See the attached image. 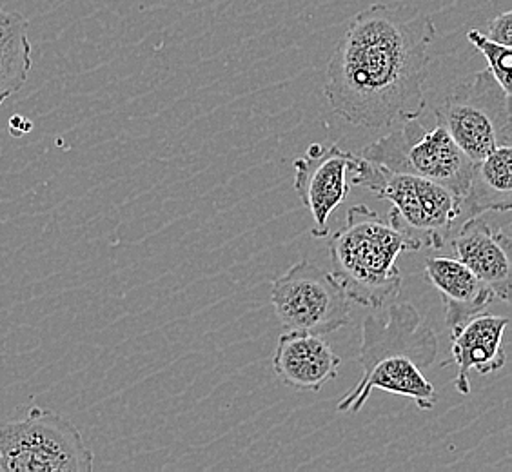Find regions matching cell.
Here are the masks:
<instances>
[{"instance_id":"7a4b0ae2","label":"cell","mask_w":512,"mask_h":472,"mask_svg":"<svg viewBox=\"0 0 512 472\" xmlns=\"http://www.w3.org/2000/svg\"><path fill=\"white\" fill-rule=\"evenodd\" d=\"M438 356V338L413 304H393L384 316H365L356 362L362 378L336 405L338 413H360L375 389L413 400L422 411L438 402L425 371Z\"/></svg>"},{"instance_id":"52a82bcc","label":"cell","mask_w":512,"mask_h":472,"mask_svg":"<svg viewBox=\"0 0 512 472\" xmlns=\"http://www.w3.org/2000/svg\"><path fill=\"white\" fill-rule=\"evenodd\" d=\"M360 157L389 169L425 178L453 191L462 200L473 175L474 162L456 146L442 126L427 131L418 118L365 146Z\"/></svg>"},{"instance_id":"7c38bea8","label":"cell","mask_w":512,"mask_h":472,"mask_svg":"<svg viewBox=\"0 0 512 472\" xmlns=\"http://www.w3.org/2000/svg\"><path fill=\"white\" fill-rule=\"evenodd\" d=\"M340 364V356L322 336L302 331H287L280 336L273 356V367L282 384L302 393H316L333 382Z\"/></svg>"},{"instance_id":"8fae6325","label":"cell","mask_w":512,"mask_h":472,"mask_svg":"<svg viewBox=\"0 0 512 472\" xmlns=\"http://www.w3.org/2000/svg\"><path fill=\"white\" fill-rule=\"evenodd\" d=\"M507 327L509 318L480 313L451 333V362L458 367L453 384L458 393H471V371L487 376L507 364L503 349Z\"/></svg>"},{"instance_id":"9c48e42d","label":"cell","mask_w":512,"mask_h":472,"mask_svg":"<svg viewBox=\"0 0 512 472\" xmlns=\"http://www.w3.org/2000/svg\"><path fill=\"white\" fill-rule=\"evenodd\" d=\"M353 157L355 153L344 151L338 144L329 148L311 144L306 155L293 162L296 193L313 217L315 226L311 235L315 238L329 235V217L349 197L347 171L351 169Z\"/></svg>"},{"instance_id":"ba28073f","label":"cell","mask_w":512,"mask_h":472,"mask_svg":"<svg viewBox=\"0 0 512 472\" xmlns=\"http://www.w3.org/2000/svg\"><path fill=\"white\" fill-rule=\"evenodd\" d=\"M271 304L287 331L325 336L351 322V298L333 273L300 260L271 284Z\"/></svg>"},{"instance_id":"4fadbf2b","label":"cell","mask_w":512,"mask_h":472,"mask_svg":"<svg viewBox=\"0 0 512 472\" xmlns=\"http://www.w3.org/2000/svg\"><path fill=\"white\" fill-rule=\"evenodd\" d=\"M424 267L429 282L442 295L445 322L451 333L469 318L483 313L496 300L493 291L458 258L434 256L425 260Z\"/></svg>"},{"instance_id":"5b68a950","label":"cell","mask_w":512,"mask_h":472,"mask_svg":"<svg viewBox=\"0 0 512 472\" xmlns=\"http://www.w3.org/2000/svg\"><path fill=\"white\" fill-rule=\"evenodd\" d=\"M93 460L79 429L50 409L33 404L0 423V471L91 472Z\"/></svg>"},{"instance_id":"ac0fdd59","label":"cell","mask_w":512,"mask_h":472,"mask_svg":"<svg viewBox=\"0 0 512 472\" xmlns=\"http://www.w3.org/2000/svg\"><path fill=\"white\" fill-rule=\"evenodd\" d=\"M10 131L13 135H26L28 131H31V122L28 118L15 115L10 118Z\"/></svg>"},{"instance_id":"e0dca14e","label":"cell","mask_w":512,"mask_h":472,"mask_svg":"<svg viewBox=\"0 0 512 472\" xmlns=\"http://www.w3.org/2000/svg\"><path fill=\"white\" fill-rule=\"evenodd\" d=\"M487 39L503 44V46H512V13L511 11H503L498 17H494L489 22L487 28Z\"/></svg>"},{"instance_id":"3957f363","label":"cell","mask_w":512,"mask_h":472,"mask_svg":"<svg viewBox=\"0 0 512 472\" xmlns=\"http://www.w3.org/2000/svg\"><path fill=\"white\" fill-rule=\"evenodd\" d=\"M420 251L409 238L365 204L347 211L344 226L329 240L333 276L356 304L380 309L402 291L398 258Z\"/></svg>"},{"instance_id":"8992f818","label":"cell","mask_w":512,"mask_h":472,"mask_svg":"<svg viewBox=\"0 0 512 472\" xmlns=\"http://www.w3.org/2000/svg\"><path fill=\"white\" fill-rule=\"evenodd\" d=\"M511 97L489 69L456 84L434 109L436 124L449 133L456 146L473 162L494 149L511 148Z\"/></svg>"},{"instance_id":"2e32d148","label":"cell","mask_w":512,"mask_h":472,"mask_svg":"<svg viewBox=\"0 0 512 472\" xmlns=\"http://www.w3.org/2000/svg\"><path fill=\"white\" fill-rule=\"evenodd\" d=\"M467 40L485 57L494 79L500 82V86L509 95H512V46H503V44L493 42L478 30L469 31Z\"/></svg>"},{"instance_id":"30bf717a","label":"cell","mask_w":512,"mask_h":472,"mask_svg":"<svg viewBox=\"0 0 512 472\" xmlns=\"http://www.w3.org/2000/svg\"><path fill=\"white\" fill-rule=\"evenodd\" d=\"M456 258L502 302L511 300V236L480 217H471L454 236Z\"/></svg>"},{"instance_id":"9a60e30c","label":"cell","mask_w":512,"mask_h":472,"mask_svg":"<svg viewBox=\"0 0 512 472\" xmlns=\"http://www.w3.org/2000/svg\"><path fill=\"white\" fill-rule=\"evenodd\" d=\"M28 28L26 17L0 8V106L28 82L33 66Z\"/></svg>"},{"instance_id":"277c9868","label":"cell","mask_w":512,"mask_h":472,"mask_svg":"<svg viewBox=\"0 0 512 472\" xmlns=\"http://www.w3.org/2000/svg\"><path fill=\"white\" fill-rule=\"evenodd\" d=\"M353 184L369 189L376 197L391 202L389 224L409 238L418 249H442L462 215V200L431 180L393 173L355 155L351 169Z\"/></svg>"},{"instance_id":"6da1fadb","label":"cell","mask_w":512,"mask_h":472,"mask_svg":"<svg viewBox=\"0 0 512 472\" xmlns=\"http://www.w3.org/2000/svg\"><path fill=\"white\" fill-rule=\"evenodd\" d=\"M436 26L404 4H373L356 13L325 69L324 93L338 117L380 129L420 118Z\"/></svg>"},{"instance_id":"5bb4252c","label":"cell","mask_w":512,"mask_h":472,"mask_svg":"<svg viewBox=\"0 0 512 472\" xmlns=\"http://www.w3.org/2000/svg\"><path fill=\"white\" fill-rule=\"evenodd\" d=\"M512 209V149H494L491 155L474 162L473 175L462 198V215L507 213Z\"/></svg>"}]
</instances>
